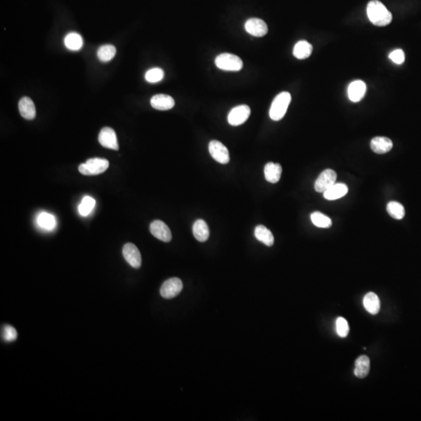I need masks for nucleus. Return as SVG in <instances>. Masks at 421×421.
Masks as SVG:
<instances>
[{"mask_svg": "<svg viewBox=\"0 0 421 421\" xmlns=\"http://www.w3.org/2000/svg\"><path fill=\"white\" fill-rule=\"evenodd\" d=\"M366 91H367V86L364 81L360 80L353 81L349 85V98L352 102H360L364 98Z\"/></svg>", "mask_w": 421, "mask_h": 421, "instance_id": "obj_13", "label": "nucleus"}, {"mask_svg": "<svg viewBox=\"0 0 421 421\" xmlns=\"http://www.w3.org/2000/svg\"><path fill=\"white\" fill-rule=\"evenodd\" d=\"M371 368L370 359L368 356L362 355L355 362L354 374L359 378H364L368 375Z\"/></svg>", "mask_w": 421, "mask_h": 421, "instance_id": "obj_20", "label": "nucleus"}, {"mask_svg": "<svg viewBox=\"0 0 421 421\" xmlns=\"http://www.w3.org/2000/svg\"><path fill=\"white\" fill-rule=\"evenodd\" d=\"M117 53V49L112 45H105L98 48L97 56L98 59L104 63L113 60Z\"/></svg>", "mask_w": 421, "mask_h": 421, "instance_id": "obj_27", "label": "nucleus"}, {"mask_svg": "<svg viewBox=\"0 0 421 421\" xmlns=\"http://www.w3.org/2000/svg\"><path fill=\"white\" fill-rule=\"evenodd\" d=\"M94 205H95V201L94 198L86 196L83 198L81 205H79V213L82 216H87L92 212Z\"/></svg>", "mask_w": 421, "mask_h": 421, "instance_id": "obj_29", "label": "nucleus"}, {"mask_svg": "<svg viewBox=\"0 0 421 421\" xmlns=\"http://www.w3.org/2000/svg\"><path fill=\"white\" fill-rule=\"evenodd\" d=\"M337 174L332 169H326L320 174L314 184V189L318 193H324L336 184Z\"/></svg>", "mask_w": 421, "mask_h": 421, "instance_id": "obj_5", "label": "nucleus"}, {"mask_svg": "<svg viewBox=\"0 0 421 421\" xmlns=\"http://www.w3.org/2000/svg\"><path fill=\"white\" fill-rule=\"evenodd\" d=\"M251 115V109L247 105H238L229 113L228 122L231 126H239L245 123Z\"/></svg>", "mask_w": 421, "mask_h": 421, "instance_id": "obj_6", "label": "nucleus"}, {"mask_svg": "<svg viewBox=\"0 0 421 421\" xmlns=\"http://www.w3.org/2000/svg\"><path fill=\"white\" fill-rule=\"evenodd\" d=\"M282 168L279 163H268L264 167V176L267 181L276 184L281 178Z\"/></svg>", "mask_w": 421, "mask_h": 421, "instance_id": "obj_17", "label": "nucleus"}, {"mask_svg": "<svg viewBox=\"0 0 421 421\" xmlns=\"http://www.w3.org/2000/svg\"><path fill=\"white\" fill-rule=\"evenodd\" d=\"M215 65L222 70L237 72L241 70L243 63L239 56L231 53H222L215 59Z\"/></svg>", "mask_w": 421, "mask_h": 421, "instance_id": "obj_4", "label": "nucleus"}, {"mask_svg": "<svg viewBox=\"0 0 421 421\" xmlns=\"http://www.w3.org/2000/svg\"><path fill=\"white\" fill-rule=\"evenodd\" d=\"M209 152L211 157L221 164H227L230 162V152L227 147L218 140H211L209 143Z\"/></svg>", "mask_w": 421, "mask_h": 421, "instance_id": "obj_7", "label": "nucleus"}, {"mask_svg": "<svg viewBox=\"0 0 421 421\" xmlns=\"http://www.w3.org/2000/svg\"><path fill=\"white\" fill-rule=\"evenodd\" d=\"M98 141L100 144L109 149L119 150V144L117 140V134L110 127H104L100 131L98 135Z\"/></svg>", "mask_w": 421, "mask_h": 421, "instance_id": "obj_10", "label": "nucleus"}, {"mask_svg": "<svg viewBox=\"0 0 421 421\" xmlns=\"http://www.w3.org/2000/svg\"><path fill=\"white\" fill-rule=\"evenodd\" d=\"M193 234L199 242H205L209 237V228L207 223L202 219H198L193 223Z\"/></svg>", "mask_w": 421, "mask_h": 421, "instance_id": "obj_22", "label": "nucleus"}, {"mask_svg": "<svg viewBox=\"0 0 421 421\" xmlns=\"http://www.w3.org/2000/svg\"><path fill=\"white\" fill-rule=\"evenodd\" d=\"M123 255L126 262L134 268H139L141 266V255L138 247L134 243H128L125 244L123 248Z\"/></svg>", "mask_w": 421, "mask_h": 421, "instance_id": "obj_9", "label": "nucleus"}, {"mask_svg": "<svg viewBox=\"0 0 421 421\" xmlns=\"http://www.w3.org/2000/svg\"><path fill=\"white\" fill-rule=\"evenodd\" d=\"M245 30L255 37H264L268 31V25L263 20L251 18L245 23Z\"/></svg>", "mask_w": 421, "mask_h": 421, "instance_id": "obj_12", "label": "nucleus"}, {"mask_svg": "<svg viewBox=\"0 0 421 421\" xmlns=\"http://www.w3.org/2000/svg\"><path fill=\"white\" fill-rule=\"evenodd\" d=\"M164 77V71L161 68H152L147 71L145 74L146 81L149 83H158Z\"/></svg>", "mask_w": 421, "mask_h": 421, "instance_id": "obj_30", "label": "nucleus"}, {"mask_svg": "<svg viewBox=\"0 0 421 421\" xmlns=\"http://www.w3.org/2000/svg\"><path fill=\"white\" fill-rule=\"evenodd\" d=\"M151 234L162 241L168 243L172 239L170 230L165 223L160 220H155L150 225Z\"/></svg>", "mask_w": 421, "mask_h": 421, "instance_id": "obj_11", "label": "nucleus"}, {"mask_svg": "<svg viewBox=\"0 0 421 421\" xmlns=\"http://www.w3.org/2000/svg\"><path fill=\"white\" fill-rule=\"evenodd\" d=\"M335 327H336L337 334L342 338H346L349 335L350 326H349L348 322L343 317L337 318Z\"/></svg>", "mask_w": 421, "mask_h": 421, "instance_id": "obj_31", "label": "nucleus"}, {"mask_svg": "<svg viewBox=\"0 0 421 421\" xmlns=\"http://www.w3.org/2000/svg\"><path fill=\"white\" fill-rule=\"evenodd\" d=\"M64 43H65L66 47L68 49L72 50V51H78L82 48L84 42H83L82 37L81 35L77 33L72 32L70 33L66 36Z\"/></svg>", "mask_w": 421, "mask_h": 421, "instance_id": "obj_24", "label": "nucleus"}, {"mask_svg": "<svg viewBox=\"0 0 421 421\" xmlns=\"http://www.w3.org/2000/svg\"><path fill=\"white\" fill-rule=\"evenodd\" d=\"M389 59L396 64H402L405 61V54L402 49H396L389 54Z\"/></svg>", "mask_w": 421, "mask_h": 421, "instance_id": "obj_33", "label": "nucleus"}, {"mask_svg": "<svg viewBox=\"0 0 421 421\" xmlns=\"http://www.w3.org/2000/svg\"><path fill=\"white\" fill-rule=\"evenodd\" d=\"M291 102V94L284 92L276 96L271 105L269 116L274 121H279L283 118Z\"/></svg>", "mask_w": 421, "mask_h": 421, "instance_id": "obj_2", "label": "nucleus"}, {"mask_svg": "<svg viewBox=\"0 0 421 421\" xmlns=\"http://www.w3.org/2000/svg\"><path fill=\"white\" fill-rule=\"evenodd\" d=\"M20 113L21 117L24 119L31 120L35 118L36 116V109L35 105L32 100L28 97H23L20 100L19 105Z\"/></svg>", "mask_w": 421, "mask_h": 421, "instance_id": "obj_15", "label": "nucleus"}, {"mask_svg": "<svg viewBox=\"0 0 421 421\" xmlns=\"http://www.w3.org/2000/svg\"><path fill=\"white\" fill-rule=\"evenodd\" d=\"M151 105L154 109L165 111L174 107L175 101L171 96L159 94L151 98Z\"/></svg>", "mask_w": 421, "mask_h": 421, "instance_id": "obj_14", "label": "nucleus"}, {"mask_svg": "<svg viewBox=\"0 0 421 421\" xmlns=\"http://www.w3.org/2000/svg\"><path fill=\"white\" fill-rule=\"evenodd\" d=\"M310 219L313 224L319 228L327 229L331 227L332 225V221L329 217L326 214H322L319 211H315L310 214Z\"/></svg>", "mask_w": 421, "mask_h": 421, "instance_id": "obj_25", "label": "nucleus"}, {"mask_svg": "<svg viewBox=\"0 0 421 421\" xmlns=\"http://www.w3.org/2000/svg\"><path fill=\"white\" fill-rule=\"evenodd\" d=\"M313 47L306 41H300L293 48V56L299 60H305L311 55Z\"/></svg>", "mask_w": 421, "mask_h": 421, "instance_id": "obj_21", "label": "nucleus"}, {"mask_svg": "<svg viewBox=\"0 0 421 421\" xmlns=\"http://www.w3.org/2000/svg\"><path fill=\"white\" fill-rule=\"evenodd\" d=\"M2 338L6 342H14L18 338V332L13 326L7 325L3 327Z\"/></svg>", "mask_w": 421, "mask_h": 421, "instance_id": "obj_32", "label": "nucleus"}, {"mask_svg": "<svg viewBox=\"0 0 421 421\" xmlns=\"http://www.w3.org/2000/svg\"><path fill=\"white\" fill-rule=\"evenodd\" d=\"M38 223L42 228L49 230L54 228V226L56 225V220L52 214L43 212L39 214Z\"/></svg>", "mask_w": 421, "mask_h": 421, "instance_id": "obj_28", "label": "nucleus"}, {"mask_svg": "<svg viewBox=\"0 0 421 421\" xmlns=\"http://www.w3.org/2000/svg\"><path fill=\"white\" fill-rule=\"evenodd\" d=\"M109 163L107 159L94 158L79 165V172L84 176H96L107 170Z\"/></svg>", "mask_w": 421, "mask_h": 421, "instance_id": "obj_3", "label": "nucleus"}, {"mask_svg": "<svg viewBox=\"0 0 421 421\" xmlns=\"http://www.w3.org/2000/svg\"><path fill=\"white\" fill-rule=\"evenodd\" d=\"M393 143L389 138L385 137H376L373 138L371 142V147L372 151L376 154H385L392 150Z\"/></svg>", "mask_w": 421, "mask_h": 421, "instance_id": "obj_16", "label": "nucleus"}, {"mask_svg": "<svg viewBox=\"0 0 421 421\" xmlns=\"http://www.w3.org/2000/svg\"><path fill=\"white\" fill-rule=\"evenodd\" d=\"M348 193V187L344 184H335L326 192H324V197L329 201L340 199Z\"/></svg>", "mask_w": 421, "mask_h": 421, "instance_id": "obj_19", "label": "nucleus"}, {"mask_svg": "<svg viewBox=\"0 0 421 421\" xmlns=\"http://www.w3.org/2000/svg\"><path fill=\"white\" fill-rule=\"evenodd\" d=\"M183 282L178 278H171L163 284L160 293L165 299H172L182 291Z\"/></svg>", "mask_w": 421, "mask_h": 421, "instance_id": "obj_8", "label": "nucleus"}, {"mask_svg": "<svg viewBox=\"0 0 421 421\" xmlns=\"http://www.w3.org/2000/svg\"><path fill=\"white\" fill-rule=\"evenodd\" d=\"M367 14L370 21L379 27H385L392 22L393 15L385 5L378 0H372L368 3Z\"/></svg>", "mask_w": 421, "mask_h": 421, "instance_id": "obj_1", "label": "nucleus"}, {"mask_svg": "<svg viewBox=\"0 0 421 421\" xmlns=\"http://www.w3.org/2000/svg\"><path fill=\"white\" fill-rule=\"evenodd\" d=\"M387 211L391 217L398 220L402 219L406 214L405 209L402 204L398 203L397 201H391L387 205Z\"/></svg>", "mask_w": 421, "mask_h": 421, "instance_id": "obj_26", "label": "nucleus"}, {"mask_svg": "<svg viewBox=\"0 0 421 421\" xmlns=\"http://www.w3.org/2000/svg\"><path fill=\"white\" fill-rule=\"evenodd\" d=\"M255 235L256 239L268 247H272L274 244V235L272 232L262 225L257 226L255 230Z\"/></svg>", "mask_w": 421, "mask_h": 421, "instance_id": "obj_23", "label": "nucleus"}, {"mask_svg": "<svg viewBox=\"0 0 421 421\" xmlns=\"http://www.w3.org/2000/svg\"><path fill=\"white\" fill-rule=\"evenodd\" d=\"M363 304H364V308L366 309V310L373 315L378 314L380 309H381V302H380L378 297L375 293H372V292H370L365 295Z\"/></svg>", "mask_w": 421, "mask_h": 421, "instance_id": "obj_18", "label": "nucleus"}]
</instances>
